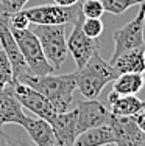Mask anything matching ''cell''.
<instances>
[{
  "label": "cell",
  "mask_w": 145,
  "mask_h": 146,
  "mask_svg": "<svg viewBox=\"0 0 145 146\" xmlns=\"http://www.w3.org/2000/svg\"><path fill=\"white\" fill-rule=\"evenodd\" d=\"M56 5H61V6H70V5H75L78 3L80 0H53Z\"/></svg>",
  "instance_id": "27"
},
{
  "label": "cell",
  "mask_w": 145,
  "mask_h": 146,
  "mask_svg": "<svg viewBox=\"0 0 145 146\" xmlns=\"http://www.w3.org/2000/svg\"><path fill=\"white\" fill-rule=\"evenodd\" d=\"M105 8V11L111 13V14H123L128 8L136 5L134 0H100Z\"/></svg>",
  "instance_id": "20"
},
{
  "label": "cell",
  "mask_w": 145,
  "mask_h": 146,
  "mask_svg": "<svg viewBox=\"0 0 145 146\" xmlns=\"http://www.w3.org/2000/svg\"><path fill=\"white\" fill-rule=\"evenodd\" d=\"M22 13L34 25H74L81 14V5L75 3L70 6L61 5H39L23 8Z\"/></svg>",
  "instance_id": "5"
},
{
  "label": "cell",
  "mask_w": 145,
  "mask_h": 146,
  "mask_svg": "<svg viewBox=\"0 0 145 146\" xmlns=\"http://www.w3.org/2000/svg\"><path fill=\"white\" fill-rule=\"evenodd\" d=\"M13 36H14L19 50L23 56L27 67H28L30 75L34 76H44V75H50L55 73V70L51 68V65L48 64L44 50L41 47L39 39L36 37V34L31 30H11Z\"/></svg>",
  "instance_id": "4"
},
{
  "label": "cell",
  "mask_w": 145,
  "mask_h": 146,
  "mask_svg": "<svg viewBox=\"0 0 145 146\" xmlns=\"http://www.w3.org/2000/svg\"><path fill=\"white\" fill-rule=\"evenodd\" d=\"M136 2V5H140V3H145V0H134Z\"/></svg>",
  "instance_id": "28"
},
{
  "label": "cell",
  "mask_w": 145,
  "mask_h": 146,
  "mask_svg": "<svg viewBox=\"0 0 145 146\" xmlns=\"http://www.w3.org/2000/svg\"><path fill=\"white\" fill-rule=\"evenodd\" d=\"M131 118H133V120H134V123H136L137 126H139V129H140V131H142L144 134H145V106H144L142 109L139 110V112L136 113V115H133V117H131Z\"/></svg>",
  "instance_id": "24"
},
{
  "label": "cell",
  "mask_w": 145,
  "mask_h": 146,
  "mask_svg": "<svg viewBox=\"0 0 145 146\" xmlns=\"http://www.w3.org/2000/svg\"><path fill=\"white\" fill-rule=\"evenodd\" d=\"M13 82H14V76H13L11 62H9L6 53L0 48V90Z\"/></svg>",
  "instance_id": "18"
},
{
  "label": "cell",
  "mask_w": 145,
  "mask_h": 146,
  "mask_svg": "<svg viewBox=\"0 0 145 146\" xmlns=\"http://www.w3.org/2000/svg\"><path fill=\"white\" fill-rule=\"evenodd\" d=\"M13 89H14V93L19 103L22 104V107L28 109L36 117L44 118L45 121H50L56 115L51 104L47 101V98L41 92H37V90H34L33 87H30V86L23 84L20 81L13 82Z\"/></svg>",
  "instance_id": "8"
},
{
  "label": "cell",
  "mask_w": 145,
  "mask_h": 146,
  "mask_svg": "<svg viewBox=\"0 0 145 146\" xmlns=\"http://www.w3.org/2000/svg\"><path fill=\"white\" fill-rule=\"evenodd\" d=\"M84 17H80L77 22L74 23V28H72V33L67 39V50L69 53L72 54L75 64L78 67H83L86 62L89 61L95 53L100 51V42L98 39H92V37L86 36L84 31L81 28V22Z\"/></svg>",
  "instance_id": "7"
},
{
  "label": "cell",
  "mask_w": 145,
  "mask_h": 146,
  "mask_svg": "<svg viewBox=\"0 0 145 146\" xmlns=\"http://www.w3.org/2000/svg\"><path fill=\"white\" fill-rule=\"evenodd\" d=\"M13 141H14L16 146H34L30 140H27V138H13Z\"/></svg>",
  "instance_id": "26"
},
{
  "label": "cell",
  "mask_w": 145,
  "mask_h": 146,
  "mask_svg": "<svg viewBox=\"0 0 145 146\" xmlns=\"http://www.w3.org/2000/svg\"><path fill=\"white\" fill-rule=\"evenodd\" d=\"M33 33L39 39L48 64L58 72L69 56L65 25H36Z\"/></svg>",
  "instance_id": "3"
},
{
  "label": "cell",
  "mask_w": 145,
  "mask_h": 146,
  "mask_svg": "<svg viewBox=\"0 0 145 146\" xmlns=\"http://www.w3.org/2000/svg\"><path fill=\"white\" fill-rule=\"evenodd\" d=\"M81 28L84 31L86 36L92 37V39H98L102 36L105 25H103L102 19H91V17H84L81 22Z\"/></svg>",
  "instance_id": "19"
},
{
  "label": "cell",
  "mask_w": 145,
  "mask_h": 146,
  "mask_svg": "<svg viewBox=\"0 0 145 146\" xmlns=\"http://www.w3.org/2000/svg\"><path fill=\"white\" fill-rule=\"evenodd\" d=\"M74 110H75V118H77V127L80 134L91 129V127L109 124L111 112L97 98L80 101Z\"/></svg>",
  "instance_id": "9"
},
{
  "label": "cell",
  "mask_w": 145,
  "mask_h": 146,
  "mask_svg": "<svg viewBox=\"0 0 145 146\" xmlns=\"http://www.w3.org/2000/svg\"><path fill=\"white\" fill-rule=\"evenodd\" d=\"M27 120V113L23 112L22 104L19 103L13 84L6 86L0 90V131L5 124H20L23 126Z\"/></svg>",
  "instance_id": "11"
},
{
  "label": "cell",
  "mask_w": 145,
  "mask_h": 146,
  "mask_svg": "<svg viewBox=\"0 0 145 146\" xmlns=\"http://www.w3.org/2000/svg\"><path fill=\"white\" fill-rule=\"evenodd\" d=\"M105 146H116L114 143H108V145H105Z\"/></svg>",
  "instance_id": "29"
},
{
  "label": "cell",
  "mask_w": 145,
  "mask_h": 146,
  "mask_svg": "<svg viewBox=\"0 0 145 146\" xmlns=\"http://www.w3.org/2000/svg\"><path fill=\"white\" fill-rule=\"evenodd\" d=\"M27 3H28V0H0V9L9 16L23 9Z\"/></svg>",
  "instance_id": "23"
},
{
  "label": "cell",
  "mask_w": 145,
  "mask_h": 146,
  "mask_svg": "<svg viewBox=\"0 0 145 146\" xmlns=\"http://www.w3.org/2000/svg\"><path fill=\"white\" fill-rule=\"evenodd\" d=\"M145 86V78L140 73H123L112 81V90L120 95H136Z\"/></svg>",
  "instance_id": "17"
},
{
  "label": "cell",
  "mask_w": 145,
  "mask_h": 146,
  "mask_svg": "<svg viewBox=\"0 0 145 146\" xmlns=\"http://www.w3.org/2000/svg\"><path fill=\"white\" fill-rule=\"evenodd\" d=\"M81 14L83 17L102 19V16L105 14V8H103L100 0H86L81 5Z\"/></svg>",
  "instance_id": "21"
},
{
  "label": "cell",
  "mask_w": 145,
  "mask_h": 146,
  "mask_svg": "<svg viewBox=\"0 0 145 146\" xmlns=\"http://www.w3.org/2000/svg\"><path fill=\"white\" fill-rule=\"evenodd\" d=\"M108 143H114V134L109 124H103L81 132L72 146H105Z\"/></svg>",
  "instance_id": "16"
},
{
  "label": "cell",
  "mask_w": 145,
  "mask_h": 146,
  "mask_svg": "<svg viewBox=\"0 0 145 146\" xmlns=\"http://www.w3.org/2000/svg\"><path fill=\"white\" fill-rule=\"evenodd\" d=\"M109 126L112 129L116 146H140L145 143V134L131 117H117L111 113Z\"/></svg>",
  "instance_id": "10"
},
{
  "label": "cell",
  "mask_w": 145,
  "mask_h": 146,
  "mask_svg": "<svg viewBox=\"0 0 145 146\" xmlns=\"http://www.w3.org/2000/svg\"><path fill=\"white\" fill-rule=\"evenodd\" d=\"M48 123H50L51 129H53L56 146H72L75 138L80 135L74 109L63 113H56Z\"/></svg>",
  "instance_id": "12"
},
{
  "label": "cell",
  "mask_w": 145,
  "mask_h": 146,
  "mask_svg": "<svg viewBox=\"0 0 145 146\" xmlns=\"http://www.w3.org/2000/svg\"><path fill=\"white\" fill-rule=\"evenodd\" d=\"M30 23H31L30 19L22 13V9L8 16V25L11 30H27L30 27Z\"/></svg>",
  "instance_id": "22"
},
{
  "label": "cell",
  "mask_w": 145,
  "mask_h": 146,
  "mask_svg": "<svg viewBox=\"0 0 145 146\" xmlns=\"http://www.w3.org/2000/svg\"><path fill=\"white\" fill-rule=\"evenodd\" d=\"M117 75L123 73H145V44L140 47L131 48L119 54L114 61H109Z\"/></svg>",
  "instance_id": "13"
},
{
  "label": "cell",
  "mask_w": 145,
  "mask_h": 146,
  "mask_svg": "<svg viewBox=\"0 0 145 146\" xmlns=\"http://www.w3.org/2000/svg\"><path fill=\"white\" fill-rule=\"evenodd\" d=\"M17 81L33 87L34 90L41 92L47 98V101L51 104L56 113H63L70 110L72 101H74V92L77 90L74 73L67 75H44L34 76L25 75Z\"/></svg>",
  "instance_id": "1"
},
{
  "label": "cell",
  "mask_w": 145,
  "mask_h": 146,
  "mask_svg": "<svg viewBox=\"0 0 145 146\" xmlns=\"http://www.w3.org/2000/svg\"><path fill=\"white\" fill-rule=\"evenodd\" d=\"M0 146H16L13 141V137H9L6 132H3V129L0 131Z\"/></svg>",
  "instance_id": "25"
},
{
  "label": "cell",
  "mask_w": 145,
  "mask_h": 146,
  "mask_svg": "<svg viewBox=\"0 0 145 146\" xmlns=\"http://www.w3.org/2000/svg\"><path fill=\"white\" fill-rule=\"evenodd\" d=\"M77 89L86 100H95L102 93L106 84L117 78V73L108 61L100 56V51L95 53L83 67L74 72Z\"/></svg>",
  "instance_id": "2"
},
{
  "label": "cell",
  "mask_w": 145,
  "mask_h": 146,
  "mask_svg": "<svg viewBox=\"0 0 145 146\" xmlns=\"http://www.w3.org/2000/svg\"><path fill=\"white\" fill-rule=\"evenodd\" d=\"M108 103L109 112L117 117H133L145 106L144 100L136 95H120L114 90L108 93Z\"/></svg>",
  "instance_id": "15"
},
{
  "label": "cell",
  "mask_w": 145,
  "mask_h": 146,
  "mask_svg": "<svg viewBox=\"0 0 145 146\" xmlns=\"http://www.w3.org/2000/svg\"><path fill=\"white\" fill-rule=\"evenodd\" d=\"M144 28H145V3H140L139 13L136 14V17L133 20H130L126 25H123L122 28L114 31V34H112L114 53L111 56V61H114L123 51L144 45L145 44Z\"/></svg>",
  "instance_id": "6"
},
{
  "label": "cell",
  "mask_w": 145,
  "mask_h": 146,
  "mask_svg": "<svg viewBox=\"0 0 145 146\" xmlns=\"http://www.w3.org/2000/svg\"><path fill=\"white\" fill-rule=\"evenodd\" d=\"M23 129L27 131L30 140L34 146H56L55 134L50 123L39 117H28L23 123Z\"/></svg>",
  "instance_id": "14"
}]
</instances>
